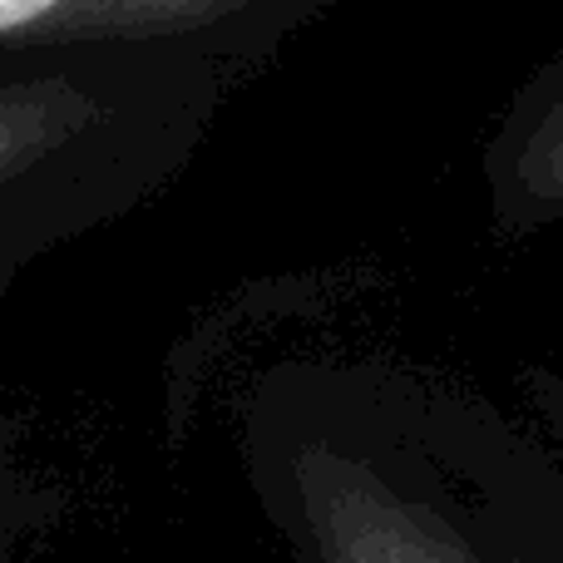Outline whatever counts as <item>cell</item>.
I'll return each instance as SVG.
<instances>
[{"mask_svg": "<svg viewBox=\"0 0 563 563\" xmlns=\"http://www.w3.org/2000/svg\"><path fill=\"white\" fill-rule=\"evenodd\" d=\"M238 85L168 49L0 65V291L49 247L154 203L198 158Z\"/></svg>", "mask_w": 563, "mask_h": 563, "instance_id": "6da1fadb", "label": "cell"}, {"mask_svg": "<svg viewBox=\"0 0 563 563\" xmlns=\"http://www.w3.org/2000/svg\"><path fill=\"white\" fill-rule=\"evenodd\" d=\"M341 0H0V65L79 49L194 55L238 89Z\"/></svg>", "mask_w": 563, "mask_h": 563, "instance_id": "7a4b0ae2", "label": "cell"}, {"mask_svg": "<svg viewBox=\"0 0 563 563\" xmlns=\"http://www.w3.org/2000/svg\"><path fill=\"white\" fill-rule=\"evenodd\" d=\"M297 505L321 563H479L430 505L336 450H301Z\"/></svg>", "mask_w": 563, "mask_h": 563, "instance_id": "3957f363", "label": "cell"}, {"mask_svg": "<svg viewBox=\"0 0 563 563\" xmlns=\"http://www.w3.org/2000/svg\"><path fill=\"white\" fill-rule=\"evenodd\" d=\"M479 184L505 238L563 228V49L505 99L479 154Z\"/></svg>", "mask_w": 563, "mask_h": 563, "instance_id": "277c9868", "label": "cell"}]
</instances>
